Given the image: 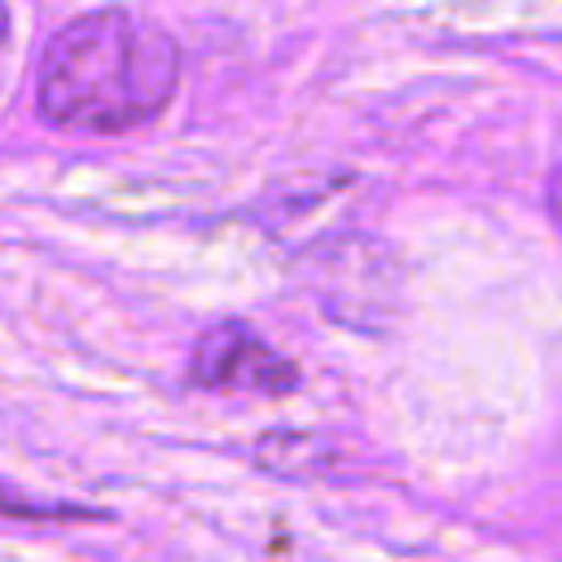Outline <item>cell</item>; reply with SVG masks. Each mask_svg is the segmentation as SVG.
I'll return each instance as SVG.
<instances>
[{"mask_svg":"<svg viewBox=\"0 0 562 562\" xmlns=\"http://www.w3.org/2000/svg\"><path fill=\"white\" fill-rule=\"evenodd\" d=\"M176 40L127 9L61 26L40 61V114L66 132H127L158 119L176 92Z\"/></svg>","mask_w":562,"mask_h":562,"instance_id":"obj_1","label":"cell"},{"mask_svg":"<svg viewBox=\"0 0 562 562\" xmlns=\"http://www.w3.org/2000/svg\"><path fill=\"white\" fill-rule=\"evenodd\" d=\"M189 373L206 391H250V395H285L299 382L294 360H285L241 321L211 325L193 347Z\"/></svg>","mask_w":562,"mask_h":562,"instance_id":"obj_2","label":"cell"},{"mask_svg":"<svg viewBox=\"0 0 562 562\" xmlns=\"http://www.w3.org/2000/svg\"><path fill=\"white\" fill-rule=\"evenodd\" d=\"M553 220L562 228V171H558V184H553Z\"/></svg>","mask_w":562,"mask_h":562,"instance_id":"obj_3","label":"cell"},{"mask_svg":"<svg viewBox=\"0 0 562 562\" xmlns=\"http://www.w3.org/2000/svg\"><path fill=\"white\" fill-rule=\"evenodd\" d=\"M4 26H9V22H4V4H0V48H4Z\"/></svg>","mask_w":562,"mask_h":562,"instance_id":"obj_4","label":"cell"}]
</instances>
